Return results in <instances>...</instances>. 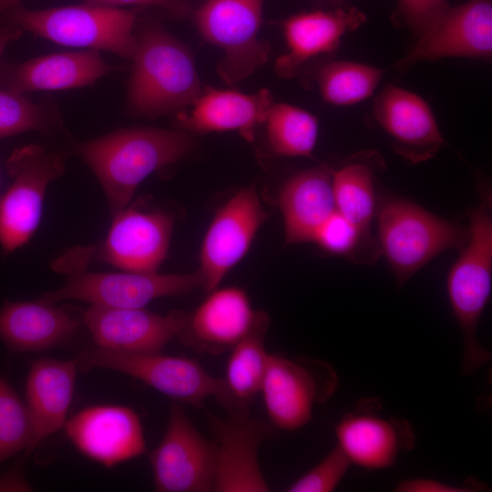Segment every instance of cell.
<instances>
[{"label":"cell","mask_w":492,"mask_h":492,"mask_svg":"<svg viewBox=\"0 0 492 492\" xmlns=\"http://www.w3.org/2000/svg\"><path fill=\"white\" fill-rule=\"evenodd\" d=\"M272 101L268 89L244 94L205 87L190 111L177 114L175 125L177 128L200 134L235 130L251 141L257 126L264 123Z\"/></svg>","instance_id":"22"},{"label":"cell","mask_w":492,"mask_h":492,"mask_svg":"<svg viewBox=\"0 0 492 492\" xmlns=\"http://www.w3.org/2000/svg\"><path fill=\"white\" fill-rule=\"evenodd\" d=\"M263 0H206L192 13L201 37L223 52L217 65L220 77L235 84L267 61L270 45L261 39Z\"/></svg>","instance_id":"8"},{"label":"cell","mask_w":492,"mask_h":492,"mask_svg":"<svg viewBox=\"0 0 492 492\" xmlns=\"http://www.w3.org/2000/svg\"><path fill=\"white\" fill-rule=\"evenodd\" d=\"M254 186L238 190L218 210L201 245L199 272L202 288L210 292L247 253L267 220Z\"/></svg>","instance_id":"14"},{"label":"cell","mask_w":492,"mask_h":492,"mask_svg":"<svg viewBox=\"0 0 492 492\" xmlns=\"http://www.w3.org/2000/svg\"><path fill=\"white\" fill-rule=\"evenodd\" d=\"M60 127L54 110L37 104L23 94L0 89V138L26 131L51 133Z\"/></svg>","instance_id":"33"},{"label":"cell","mask_w":492,"mask_h":492,"mask_svg":"<svg viewBox=\"0 0 492 492\" xmlns=\"http://www.w3.org/2000/svg\"><path fill=\"white\" fill-rule=\"evenodd\" d=\"M450 7L447 0H397L394 20L420 37L436 25Z\"/></svg>","instance_id":"35"},{"label":"cell","mask_w":492,"mask_h":492,"mask_svg":"<svg viewBox=\"0 0 492 492\" xmlns=\"http://www.w3.org/2000/svg\"><path fill=\"white\" fill-rule=\"evenodd\" d=\"M24 32L13 26L3 25L0 26V58L6 46L13 41L17 40Z\"/></svg>","instance_id":"38"},{"label":"cell","mask_w":492,"mask_h":492,"mask_svg":"<svg viewBox=\"0 0 492 492\" xmlns=\"http://www.w3.org/2000/svg\"><path fill=\"white\" fill-rule=\"evenodd\" d=\"M139 7L109 8L80 5L28 9L22 4L0 14L4 25L13 26L52 42L131 58Z\"/></svg>","instance_id":"4"},{"label":"cell","mask_w":492,"mask_h":492,"mask_svg":"<svg viewBox=\"0 0 492 492\" xmlns=\"http://www.w3.org/2000/svg\"><path fill=\"white\" fill-rule=\"evenodd\" d=\"M113 67L99 51L63 52L9 65L2 73L6 90L17 94L86 87L109 74Z\"/></svg>","instance_id":"23"},{"label":"cell","mask_w":492,"mask_h":492,"mask_svg":"<svg viewBox=\"0 0 492 492\" xmlns=\"http://www.w3.org/2000/svg\"><path fill=\"white\" fill-rule=\"evenodd\" d=\"M127 107L147 118L180 113L202 91L190 48L157 20L138 21Z\"/></svg>","instance_id":"2"},{"label":"cell","mask_w":492,"mask_h":492,"mask_svg":"<svg viewBox=\"0 0 492 492\" xmlns=\"http://www.w3.org/2000/svg\"><path fill=\"white\" fill-rule=\"evenodd\" d=\"M66 274L67 278L61 287L44 292L38 299L51 303L76 300L94 305L144 308L156 299L179 296L202 287L199 270L190 273L160 274L98 272L81 268Z\"/></svg>","instance_id":"11"},{"label":"cell","mask_w":492,"mask_h":492,"mask_svg":"<svg viewBox=\"0 0 492 492\" xmlns=\"http://www.w3.org/2000/svg\"><path fill=\"white\" fill-rule=\"evenodd\" d=\"M474 487L454 486L431 478H414L401 481L395 487L399 492H468Z\"/></svg>","instance_id":"37"},{"label":"cell","mask_w":492,"mask_h":492,"mask_svg":"<svg viewBox=\"0 0 492 492\" xmlns=\"http://www.w3.org/2000/svg\"><path fill=\"white\" fill-rule=\"evenodd\" d=\"M366 19L365 14L354 6L291 15L282 24L287 52L277 58L276 74L293 77L310 59L337 49L343 36L359 28Z\"/></svg>","instance_id":"21"},{"label":"cell","mask_w":492,"mask_h":492,"mask_svg":"<svg viewBox=\"0 0 492 492\" xmlns=\"http://www.w3.org/2000/svg\"><path fill=\"white\" fill-rule=\"evenodd\" d=\"M373 113L392 138L394 150L411 163L431 159L445 145L430 106L410 90L385 87L374 99Z\"/></svg>","instance_id":"19"},{"label":"cell","mask_w":492,"mask_h":492,"mask_svg":"<svg viewBox=\"0 0 492 492\" xmlns=\"http://www.w3.org/2000/svg\"><path fill=\"white\" fill-rule=\"evenodd\" d=\"M81 370L104 368L138 379L178 403L197 408L214 397L225 408L231 405L223 378L210 374L195 359L159 354H129L102 347L81 352Z\"/></svg>","instance_id":"7"},{"label":"cell","mask_w":492,"mask_h":492,"mask_svg":"<svg viewBox=\"0 0 492 492\" xmlns=\"http://www.w3.org/2000/svg\"><path fill=\"white\" fill-rule=\"evenodd\" d=\"M112 218L104 241L68 250L54 261V269L67 273L102 261L125 272H158L169 251L173 217L159 210L127 206Z\"/></svg>","instance_id":"6"},{"label":"cell","mask_w":492,"mask_h":492,"mask_svg":"<svg viewBox=\"0 0 492 492\" xmlns=\"http://www.w3.org/2000/svg\"><path fill=\"white\" fill-rule=\"evenodd\" d=\"M384 75V70L354 61H332L316 72V81L324 102L350 106L370 97Z\"/></svg>","instance_id":"30"},{"label":"cell","mask_w":492,"mask_h":492,"mask_svg":"<svg viewBox=\"0 0 492 492\" xmlns=\"http://www.w3.org/2000/svg\"><path fill=\"white\" fill-rule=\"evenodd\" d=\"M67 155L30 144L16 149L6 161L12 182L0 197V245L12 252L36 231L49 184L66 170Z\"/></svg>","instance_id":"9"},{"label":"cell","mask_w":492,"mask_h":492,"mask_svg":"<svg viewBox=\"0 0 492 492\" xmlns=\"http://www.w3.org/2000/svg\"><path fill=\"white\" fill-rule=\"evenodd\" d=\"M227 413L226 418L210 413L207 415L216 449L212 491H270L258 452L261 444L272 436V425L251 416L248 406L232 408Z\"/></svg>","instance_id":"13"},{"label":"cell","mask_w":492,"mask_h":492,"mask_svg":"<svg viewBox=\"0 0 492 492\" xmlns=\"http://www.w3.org/2000/svg\"><path fill=\"white\" fill-rule=\"evenodd\" d=\"M188 313L166 315L144 308L90 306L83 323L98 347L129 354H159L181 333Z\"/></svg>","instance_id":"16"},{"label":"cell","mask_w":492,"mask_h":492,"mask_svg":"<svg viewBox=\"0 0 492 492\" xmlns=\"http://www.w3.org/2000/svg\"><path fill=\"white\" fill-rule=\"evenodd\" d=\"M76 361L40 358L34 361L26 381V405L38 445L66 422L77 377Z\"/></svg>","instance_id":"26"},{"label":"cell","mask_w":492,"mask_h":492,"mask_svg":"<svg viewBox=\"0 0 492 492\" xmlns=\"http://www.w3.org/2000/svg\"><path fill=\"white\" fill-rule=\"evenodd\" d=\"M262 313L253 310L242 289L216 288L194 312L188 313L178 338L197 352L220 354L246 337Z\"/></svg>","instance_id":"20"},{"label":"cell","mask_w":492,"mask_h":492,"mask_svg":"<svg viewBox=\"0 0 492 492\" xmlns=\"http://www.w3.org/2000/svg\"><path fill=\"white\" fill-rule=\"evenodd\" d=\"M269 319L265 313L254 329L231 349L223 378L231 405L248 406L260 394L270 354L265 349Z\"/></svg>","instance_id":"28"},{"label":"cell","mask_w":492,"mask_h":492,"mask_svg":"<svg viewBox=\"0 0 492 492\" xmlns=\"http://www.w3.org/2000/svg\"><path fill=\"white\" fill-rule=\"evenodd\" d=\"M375 400L360 401L334 426L337 446L351 464L369 470L393 466L403 452L410 451L415 436L410 424L379 413Z\"/></svg>","instance_id":"15"},{"label":"cell","mask_w":492,"mask_h":492,"mask_svg":"<svg viewBox=\"0 0 492 492\" xmlns=\"http://www.w3.org/2000/svg\"><path fill=\"white\" fill-rule=\"evenodd\" d=\"M192 147L184 129L140 127L75 142L73 150L97 177L114 216L128 206L148 176L183 159Z\"/></svg>","instance_id":"1"},{"label":"cell","mask_w":492,"mask_h":492,"mask_svg":"<svg viewBox=\"0 0 492 492\" xmlns=\"http://www.w3.org/2000/svg\"><path fill=\"white\" fill-rule=\"evenodd\" d=\"M384 169V157L377 150L365 149L348 156L333 171L336 210L366 233H372L377 210L374 180Z\"/></svg>","instance_id":"27"},{"label":"cell","mask_w":492,"mask_h":492,"mask_svg":"<svg viewBox=\"0 0 492 492\" xmlns=\"http://www.w3.org/2000/svg\"><path fill=\"white\" fill-rule=\"evenodd\" d=\"M333 171L326 164L318 165L295 173L282 187L279 206L286 245L313 241L336 210Z\"/></svg>","instance_id":"25"},{"label":"cell","mask_w":492,"mask_h":492,"mask_svg":"<svg viewBox=\"0 0 492 492\" xmlns=\"http://www.w3.org/2000/svg\"><path fill=\"white\" fill-rule=\"evenodd\" d=\"M38 446L33 420L11 384L0 376V464Z\"/></svg>","instance_id":"32"},{"label":"cell","mask_w":492,"mask_h":492,"mask_svg":"<svg viewBox=\"0 0 492 492\" xmlns=\"http://www.w3.org/2000/svg\"><path fill=\"white\" fill-rule=\"evenodd\" d=\"M378 244L399 285L439 254L460 250L468 227L426 210L412 200L386 195L377 204Z\"/></svg>","instance_id":"5"},{"label":"cell","mask_w":492,"mask_h":492,"mask_svg":"<svg viewBox=\"0 0 492 492\" xmlns=\"http://www.w3.org/2000/svg\"><path fill=\"white\" fill-rule=\"evenodd\" d=\"M264 123L268 145L274 154L313 156L319 132L318 119L313 114L293 105L272 103Z\"/></svg>","instance_id":"29"},{"label":"cell","mask_w":492,"mask_h":492,"mask_svg":"<svg viewBox=\"0 0 492 492\" xmlns=\"http://www.w3.org/2000/svg\"><path fill=\"white\" fill-rule=\"evenodd\" d=\"M22 1L24 0H0V14L14 5L21 4Z\"/></svg>","instance_id":"39"},{"label":"cell","mask_w":492,"mask_h":492,"mask_svg":"<svg viewBox=\"0 0 492 492\" xmlns=\"http://www.w3.org/2000/svg\"><path fill=\"white\" fill-rule=\"evenodd\" d=\"M492 55V0H468L447 13L395 67L402 71L420 61L445 57L489 59Z\"/></svg>","instance_id":"17"},{"label":"cell","mask_w":492,"mask_h":492,"mask_svg":"<svg viewBox=\"0 0 492 492\" xmlns=\"http://www.w3.org/2000/svg\"><path fill=\"white\" fill-rule=\"evenodd\" d=\"M332 1H335V2H338V1H341V0H332Z\"/></svg>","instance_id":"40"},{"label":"cell","mask_w":492,"mask_h":492,"mask_svg":"<svg viewBox=\"0 0 492 492\" xmlns=\"http://www.w3.org/2000/svg\"><path fill=\"white\" fill-rule=\"evenodd\" d=\"M351 462L336 445L317 465L286 489L289 492H331L346 475Z\"/></svg>","instance_id":"34"},{"label":"cell","mask_w":492,"mask_h":492,"mask_svg":"<svg viewBox=\"0 0 492 492\" xmlns=\"http://www.w3.org/2000/svg\"><path fill=\"white\" fill-rule=\"evenodd\" d=\"M312 242L329 254L356 264H372L381 254L377 238L360 230L337 210L322 224Z\"/></svg>","instance_id":"31"},{"label":"cell","mask_w":492,"mask_h":492,"mask_svg":"<svg viewBox=\"0 0 492 492\" xmlns=\"http://www.w3.org/2000/svg\"><path fill=\"white\" fill-rule=\"evenodd\" d=\"M83 3L109 8H120L124 5L156 7L178 19L190 17L193 13L190 4L186 0H83Z\"/></svg>","instance_id":"36"},{"label":"cell","mask_w":492,"mask_h":492,"mask_svg":"<svg viewBox=\"0 0 492 492\" xmlns=\"http://www.w3.org/2000/svg\"><path fill=\"white\" fill-rule=\"evenodd\" d=\"M80 320L56 303L39 299L5 301L0 308V340L12 352L48 351L67 343Z\"/></svg>","instance_id":"24"},{"label":"cell","mask_w":492,"mask_h":492,"mask_svg":"<svg viewBox=\"0 0 492 492\" xmlns=\"http://www.w3.org/2000/svg\"><path fill=\"white\" fill-rule=\"evenodd\" d=\"M468 217V239L446 280L450 306L463 335L461 372L466 375L491 361V353L477 337L492 289V194L487 186H480L478 204Z\"/></svg>","instance_id":"3"},{"label":"cell","mask_w":492,"mask_h":492,"mask_svg":"<svg viewBox=\"0 0 492 492\" xmlns=\"http://www.w3.org/2000/svg\"><path fill=\"white\" fill-rule=\"evenodd\" d=\"M338 376L328 364L270 354L261 394L271 425L294 431L307 425L315 405L336 391Z\"/></svg>","instance_id":"10"},{"label":"cell","mask_w":492,"mask_h":492,"mask_svg":"<svg viewBox=\"0 0 492 492\" xmlns=\"http://www.w3.org/2000/svg\"><path fill=\"white\" fill-rule=\"evenodd\" d=\"M65 431L82 454L107 467L133 459L146 451L140 419L126 406L87 407L65 423Z\"/></svg>","instance_id":"18"},{"label":"cell","mask_w":492,"mask_h":492,"mask_svg":"<svg viewBox=\"0 0 492 492\" xmlns=\"http://www.w3.org/2000/svg\"><path fill=\"white\" fill-rule=\"evenodd\" d=\"M154 487L159 492L212 491L216 449L190 420L179 403L170 406L168 425L150 453Z\"/></svg>","instance_id":"12"}]
</instances>
